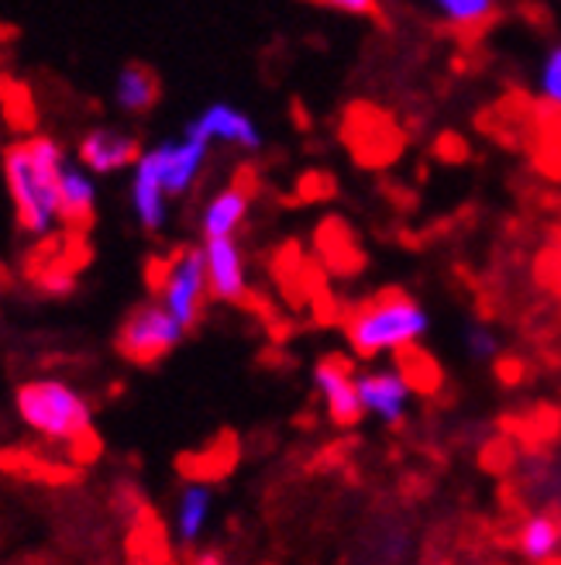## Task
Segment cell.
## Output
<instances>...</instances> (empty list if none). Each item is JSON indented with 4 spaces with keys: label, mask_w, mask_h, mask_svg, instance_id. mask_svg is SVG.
<instances>
[{
    "label": "cell",
    "mask_w": 561,
    "mask_h": 565,
    "mask_svg": "<svg viewBox=\"0 0 561 565\" xmlns=\"http://www.w3.org/2000/svg\"><path fill=\"white\" fill-rule=\"evenodd\" d=\"M311 4L342 11V14H355V18H369V14L379 11V0H311Z\"/></svg>",
    "instance_id": "obj_21"
},
{
    "label": "cell",
    "mask_w": 561,
    "mask_h": 565,
    "mask_svg": "<svg viewBox=\"0 0 561 565\" xmlns=\"http://www.w3.org/2000/svg\"><path fill=\"white\" fill-rule=\"evenodd\" d=\"M204 256H207L211 300L241 303L248 297V269H245V256H241L238 235L204 238Z\"/></svg>",
    "instance_id": "obj_11"
},
{
    "label": "cell",
    "mask_w": 561,
    "mask_h": 565,
    "mask_svg": "<svg viewBox=\"0 0 561 565\" xmlns=\"http://www.w3.org/2000/svg\"><path fill=\"white\" fill-rule=\"evenodd\" d=\"M517 552L530 562V565H551L561 558V521L548 511L530 514L514 539Z\"/></svg>",
    "instance_id": "obj_16"
},
{
    "label": "cell",
    "mask_w": 561,
    "mask_h": 565,
    "mask_svg": "<svg viewBox=\"0 0 561 565\" xmlns=\"http://www.w3.org/2000/svg\"><path fill=\"white\" fill-rule=\"evenodd\" d=\"M214 514V490L207 483H186L176 500V542L193 548L204 539V531Z\"/></svg>",
    "instance_id": "obj_17"
},
{
    "label": "cell",
    "mask_w": 561,
    "mask_h": 565,
    "mask_svg": "<svg viewBox=\"0 0 561 565\" xmlns=\"http://www.w3.org/2000/svg\"><path fill=\"white\" fill-rule=\"evenodd\" d=\"M60 211H63V224L73 232H83L94 224L97 214V183L94 173L79 159H66L63 177H60Z\"/></svg>",
    "instance_id": "obj_13"
},
{
    "label": "cell",
    "mask_w": 561,
    "mask_h": 565,
    "mask_svg": "<svg viewBox=\"0 0 561 565\" xmlns=\"http://www.w3.org/2000/svg\"><path fill=\"white\" fill-rule=\"evenodd\" d=\"M186 338V328L176 315H170L155 297L138 303L131 315L121 321L115 345L118 352L134 362V365H152L159 359H165L173 349H180V342Z\"/></svg>",
    "instance_id": "obj_5"
},
{
    "label": "cell",
    "mask_w": 561,
    "mask_h": 565,
    "mask_svg": "<svg viewBox=\"0 0 561 565\" xmlns=\"http://www.w3.org/2000/svg\"><path fill=\"white\" fill-rule=\"evenodd\" d=\"M431 328V315L407 294H379L352 310L345 321L348 345L358 359H379V355H400L417 349L420 338Z\"/></svg>",
    "instance_id": "obj_2"
},
{
    "label": "cell",
    "mask_w": 561,
    "mask_h": 565,
    "mask_svg": "<svg viewBox=\"0 0 561 565\" xmlns=\"http://www.w3.org/2000/svg\"><path fill=\"white\" fill-rule=\"evenodd\" d=\"M162 97V83L155 76V70H149L145 63H128L121 66L118 79H115V104L131 118H142L159 104Z\"/></svg>",
    "instance_id": "obj_15"
},
{
    "label": "cell",
    "mask_w": 561,
    "mask_h": 565,
    "mask_svg": "<svg viewBox=\"0 0 561 565\" xmlns=\"http://www.w3.org/2000/svg\"><path fill=\"white\" fill-rule=\"evenodd\" d=\"M251 211V186L248 183H231L217 190L207 207L201 211V235L204 238H228L238 235L241 224L248 221Z\"/></svg>",
    "instance_id": "obj_14"
},
{
    "label": "cell",
    "mask_w": 561,
    "mask_h": 565,
    "mask_svg": "<svg viewBox=\"0 0 561 565\" xmlns=\"http://www.w3.org/2000/svg\"><path fill=\"white\" fill-rule=\"evenodd\" d=\"M131 211L138 217L145 232H162L165 221H170V190L162 183V166H159V152L145 149L134 162L131 173Z\"/></svg>",
    "instance_id": "obj_10"
},
{
    "label": "cell",
    "mask_w": 561,
    "mask_h": 565,
    "mask_svg": "<svg viewBox=\"0 0 561 565\" xmlns=\"http://www.w3.org/2000/svg\"><path fill=\"white\" fill-rule=\"evenodd\" d=\"M462 345L472 362H493L499 355V334L486 324H465Z\"/></svg>",
    "instance_id": "obj_19"
},
{
    "label": "cell",
    "mask_w": 561,
    "mask_h": 565,
    "mask_svg": "<svg viewBox=\"0 0 561 565\" xmlns=\"http://www.w3.org/2000/svg\"><path fill=\"white\" fill-rule=\"evenodd\" d=\"M538 90L541 97L561 110V45H554L548 55H544V63H541V76H538Z\"/></svg>",
    "instance_id": "obj_20"
},
{
    "label": "cell",
    "mask_w": 561,
    "mask_h": 565,
    "mask_svg": "<svg viewBox=\"0 0 561 565\" xmlns=\"http://www.w3.org/2000/svg\"><path fill=\"white\" fill-rule=\"evenodd\" d=\"M152 294L155 300L183 321L186 331H193L204 321V310L211 300L207 282V256L204 245H183L170 259L155 263L152 269Z\"/></svg>",
    "instance_id": "obj_4"
},
{
    "label": "cell",
    "mask_w": 561,
    "mask_h": 565,
    "mask_svg": "<svg viewBox=\"0 0 561 565\" xmlns=\"http://www.w3.org/2000/svg\"><path fill=\"white\" fill-rule=\"evenodd\" d=\"M314 390L324 401L327 417L338 424V428H355V424L366 417V407H362V397H358V370L352 365V359L324 355L314 365Z\"/></svg>",
    "instance_id": "obj_7"
},
{
    "label": "cell",
    "mask_w": 561,
    "mask_h": 565,
    "mask_svg": "<svg viewBox=\"0 0 561 565\" xmlns=\"http://www.w3.org/2000/svg\"><path fill=\"white\" fill-rule=\"evenodd\" d=\"M413 380L403 365H382V370L358 373V397L366 407V417H376L386 428H397L407 420V411L413 404Z\"/></svg>",
    "instance_id": "obj_6"
},
{
    "label": "cell",
    "mask_w": 561,
    "mask_h": 565,
    "mask_svg": "<svg viewBox=\"0 0 561 565\" xmlns=\"http://www.w3.org/2000/svg\"><path fill=\"white\" fill-rule=\"evenodd\" d=\"M66 152L48 135H28L4 149V183L14 207L18 232L32 242H48L63 224L60 211V177Z\"/></svg>",
    "instance_id": "obj_1"
},
{
    "label": "cell",
    "mask_w": 561,
    "mask_h": 565,
    "mask_svg": "<svg viewBox=\"0 0 561 565\" xmlns=\"http://www.w3.org/2000/svg\"><path fill=\"white\" fill-rule=\"evenodd\" d=\"M142 152L145 149H142V141H138V135L115 128V125H97L90 131H83L76 146V159L87 166L94 177H110V173H121V169H134Z\"/></svg>",
    "instance_id": "obj_8"
},
{
    "label": "cell",
    "mask_w": 561,
    "mask_h": 565,
    "mask_svg": "<svg viewBox=\"0 0 561 565\" xmlns=\"http://www.w3.org/2000/svg\"><path fill=\"white\" fill-rule=\"evenodd\" d=\"M431 8L447 28L468 35H483L499 18V0H431Z\"/></svg>",
    "instance_id": "obj_18"
},
{
    "label": "cell",
    "mask_w": 561,
    "mask_h": 565,
    "mask_svg": "<svg viewBox=\"0 0 561 565\" xmlns=\"http://www.w3.org/2000/svg\"><path fill=\"white\" fill-rule=\"evenodd\" d=\"M186 131L207 138L211 146H214V141H224V146H235V149H245V152L262 149V131H259V125L251 121L241 107L224 104V100L207 104L201 115H196L186 125Z\"/></svg>",
    "instance_id": "obj_12"
},
{
    "label": "cell",
    "mask_w": 561,
    "mask_h": 565,
    "mask_svg": "<svg viewBox=\"0 0 561 565\" xmlns=\"http://www.w3.org/2000/svg\"><path fill=\"white\" fill-rule=\"evenodd\" d=\"M18 417L24 428L55 445H79L94 438V407L76 386L55 376L24 380L14 393Z\"/></svg>",
    "instance_id": "obj_3"
},
{
    "label": "cell",
    "mask_w": 561,
    "mask_h": 565,
    "mask_svg": "<svg viewBox=\"0 0 561 565\" xmlns=\"http://www.w3.org/2000/svg\"><path fill=\"white\" fill-rule=\"evenodd\" d=\"M155 152H159V166H162V183L170 190V196H186L204 173L207 156H211V141L183 128L180 138L159 141Z\"/></svg>",
    "instance_id": "obj_9"
}]
</instances>
